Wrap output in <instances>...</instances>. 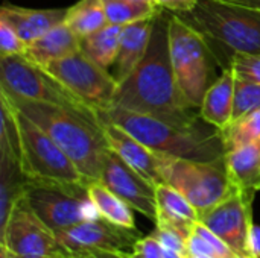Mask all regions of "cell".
I'll return each instance as SVG.
<instances>
[{"label": "cell", "mask_w": 260, "mask_h": 258, "mask_svg": "<svg viewBox=\"0 0 260 258\" xmlns=\"http://www.w3.org/2000/svg\"><path fill=\"white\" fill-rule=\"evenodd\" d=\"M169 15L163 9L155 15L148 52L119 84L113 106L178 125H192L201 120V116L184 102L175 81L169 53Z\"/></svg>", "instance_id": "cell-1"}, {"label": "cell", "mask_w": 260, "mask_h": 258, "mask_svg": "<svg viewBox=\"0 0 260 258\" xmlns=\"http://www.w3.org/2000/svg\"><path fill=\"white\" fill-rule=\"evenodd\" d=\"M6 94L17 109L40 126L67 154L90 182L99 181L108 151L99 117L67 106Z\"/></svg>", "instance_id": "cell-2"}, {"label": "cell", "mask_w": 260, "mask_h": 258, "mask_svg": "<svg viewBox=\"0 0 260 258\" xmlns=\"http://www.w3.org/2000/svg\"><path fill=\"white\" fill-rule=\"evenodd\" d=\"M98 117L117 123L157 154L195 161H215L225 155L221 131L203 119L178 125L116 106L98 113Z\"/></svg>", "instance_id": "cell-3"}, {"label": "cell", "mask_w": 260, "mask_h": 258, "mask_svg": "<svg viewBox=\"0 0 260 258\" xmlns=\"http://www.w3.org/2000/svg\"><path fill=\"white\" fill-rule=\"evenodd\" d=\"M181 17L198 29L209 43L230 55L260 53V8L241 0H198Z\"/></svg>", "instance_id": "cell-4"}, {"label": "cell", "mask_w": 260, "mask_h": 258, "mask_svg": "<svg viewBox=\"0 0 260 258\" xmlns=\"http://www.w3.org/2000/svg\"><path fill=\"white\" fill-rule=\"evenodd\" d=\"M169 53L178 90L184 102L200 111L204 94L218 79L216 53L207 38L181 15H169Z\"/></svg>", "instance_id": "cell-5"}, {"label": "cell", "mask_w": 260, "mask_h": 258, "mask_svg": "<svg viewBox=\"0 0 260 258\" xmlns=\"http://www.w3.org/2000/svg\"><path fill=\"white\" fill-rule=\"evenodd\" d=\"M15 117L20 134V166L27 182L85 192L90 181L67 154L17 108Z\"/></svg>", "instance_id": "cell-6"}, {"label": "cell", "mask_w": 260, "mask_h": 258, "mask_svg": "<svg viewBox=\"0 0 260 258\" xmlns=\"http://www.w3.org/2000/svg\"><path fill=\"white\" fill-rule=\"evenodd\" d=\"M224 157L215 161H195L160 154L163 182L177 189L198 210L201 217L238 192L229 176Z\"/></svg>", "instance_id": "cell-7"}, {"label": "cell", "mask_w": 260, "mask_h": 258, "mask_svg": "<svg viewBox=\"0 0 260 258\" xmlns=\"http://www.w3.org/2000/svg\"><path fill=\"white\" fill-rule=\"evenodd\" d=\"M0 88L6 93L35 102L78 109L98 117V113L70 93L47 70L24 55L0 56Z\"/></svg>", "instance_id": "cell-8"}, {"label": "cell", "mask_w": 260, "mask_h": 258, "mask_svg": "<svg viewBox=\"0 0 260 258\" xmlns=\"http://www.w3.org/2000/svg\"><path fill=\"white\" fill-rule=\"evenodd\" d=\"M43 68L96 113L108 111L113 106L119 82L110 70L99 67L82 50L56 59Z\"/></svg>", "instance_id": "cell-9"}, {"label": "cell", "mask_w": 260, "mask_h": 258, "mask_svg": "<svg viewBox=\"0 0 260 258\" xmlns=\"http://www.w3.org/2000/svg\"><path fill=\"white\" fill-rule=\"evenodd\" d=\"M0 245L18 258H70L56 233L34 213L24 196L0 230Z\"/></svg>", "instance_id": "cell-10"}, {"label": "cell", "mask_w": 260, "mask_h": 258, "mask_svg": "<svg viewBox=\"0 0 260 258\" xmlns=\"http://www.w3.org/2000/svg\"><path fill=\"white\" fill-rule=\"evenodd\" d=\"M24 198L34 213L56 234L73 225L98 217V211L85 192L61 187L27 184Z\"/></svg>", "instance_id": "cell-11"}, {"label": "cell", "mask_w": 260, "mask_h": 258, "mask_svg": "<svg viewBox=\"0 0 260 258\" xmlns=\"http://www.w3.org/2000/svg\"><path fill=\"white\" fill-rule=\"evenodd\" d=\"M56 236L70 257L91 251L131 254L139 239L143 237L137 230L119 227L101 216L79 222Z\"/></svg>", "instance_id": "cell-12"}, {"label": "cell", "mask_w": 260, "mask_h": 258, "mask_svg": "<svg viewBox=\"0 0 260 258\" xmlns=\"http://www.w3.org/2000/svg\"><path fill=\"white\" fill-rule=\"evenodd\" d=\"M253 198L238 190L200 217L238 255L251 254L250 237L254 227L251 213Z\"/></svg>", "instance_id": "cell-13"}, {"label": "cell", "mask_w": 260, "mask_h": 258, "mask_svg": "<svg viewBox=\"0 0 260 258\" xmlns=\"http://www.w3.org/2000/svg\"><path fill=\"white\" fill-rule=\"evenodd\" d=\"M113 193L122 198L133 210L146 216L148 219H157V198L155 186L143 178L139 172L129 167L119 155L111 149L107 151L104 158V167L99 178Z\"/></svg>", "instance_id": "cell-14"}, {"label": "cell", "mask_w": 260, "mask_h": 258, "mask_svg": "<svg viewBox=\"0 0 260 258\" xmlns=\"http://www.w3.org/2000/svg\"><path fill=\"white\" fill-rule=\"evenodd\" d=\"M101 125L108 149H111L129 167H133L154 186L163 182L160 170V154L149 149L145 143H142L139 138L131 135L126 129L114 122L101 119Z\"/></svg>", "instance_id": "cell-15"}, {"label": "cell", "mask_w": 260, "mask_h": 258, "mask_svg": "<svg viewBox=\"0 0 260 258\" xmlns=\"http://www.w3.org/2000/svg\"><path fill=\"white\" fill-rule=\"evenodd\" d=\"M157 219L155 225L168 227L189 239L193 225L200 220L198 210L172 186L160 182L155 186Z\"/></svg>", "instance_id": "cell-16"}, {"label": "cell", "mask_w": 260, "mask_h": 258, "mask_svg": "<svg viewBox=\"0 0 260 258\" xmlns=\"http://www.w3.org/2000/svg\"><path fill=\"white\" fill-rule=\"evenodd\" d=\"M154 18L155 15L133 21L122 27L119 55L113 65V71H110L119 84L126 79L145 58L151 43Z\"/></svg>", "instance_id": "cell-17"}, {"label": "cell", "mask_w": 260, "mask_h": 258, "mask_svg": "<svg viewBox=\"0 0 260 258\" xmlns=\"http://www.w3.org/2000/svg\"><path fill=\"white\" fill-rule=\"evenodd\" d=\"M67 14L66 9H30L23 6H15L11 3H3L0 15L8 18L14 29L17 30L21 41L29 46L46 32L64 21Z\"/></svg>", "instance_id": "cell-18"}, {"label": "cell", "mask_w": 260, "mask_h": 258, "mask_svg": "<svg viewBox=\"0 0 260 258\" xmlns=\"http://www.w3.org/2000/svg\"><path fill=\"white\" fill-rule=\"evenodd\" d=\"M236 75L230 68H222L218 79L209 87L200 106V116L209 125L225 129L233 119Z\"/></svg>", "instance_id": "cell-19"}, {"label": "cell", "mask_w": 260, "mask_h": 258, "mask_svg": "<svg viewBox=\"0 0 260 258\" xmlns=\"http://www.w3.org/2000/svg\"><path fill=\"white\" fill-rule=\"evenodd\" d=\"M81 50V38L62 21L43 36L26 46L24 56L40 67Z\"/></svg>", "instance_id": "cell-20"}, {"label": "cell", "mask_w": 260, "mask_h": 258, "mask_svg": "<svg viewBox=\"0 0 260 258\" xmlns=\"http://www.w3.org/2000/svg\"><path fill=\"white\" fill-rule=\"evenodd\" d=\"M224 158L236 190L254 196L260 190V141L225 152Z\"/></svg>", "instance_id": "cell-21"}, {"label": "cell", "mask_w": 260, "mask_h": 258, "mask_svg": "<svg viewBox=\"0 0 260 258\" xmlns=\"http://www.w3.org/2000/svg\"><path fill=\"white\" fill-rule=\"evenodd\" d=\"M27 184L18 157L0 152V230L5 228L14 205L24 196Z\"/></svg>", "instance_id": "cell-22"}, {"label": "cell", "mask_w": 260, "mask_h": 258, "mask_svg": "<svg viewBox=\"0 0 260 258\" xmlns=\"http://www.w3.org/2000/svg\"><path fill=\"white\" fill-rule=\"evenodd\" d=\"M88 199L96 208L98 214L105 220L123 228L136 230V219L133 208L116 193H113L104 182L93 181L87 187Z\"/></svg>", "instance_id": "cell-23"}, {"label": "cell", "mask_w": 260, "mask_h": 258, "mask_svg": "<svg viewBox=\"0 0 260 258\" xmlns=\"http://www.w3.org/2000/svg\"><path fill=\"white\" fill-rule=\"evenodd\" d=\"M122 27L117 24H107L98 32L81 40V50L99 67L110 70L119 55Z\"/></svg>", "instance_id": "cell-24"}, {"label": "cell", "mask_w": 260, "mask_h": 258, "mask_svg": "<svg viewBox=\"0 0 260 258\" xmlns=\"http://www.w3.org/2000/svg\"><path fill=\"white\" fill-rule=\"evenodd\" d=\"M64 23L82 40L98 32L108 23L104 0H79L67 8Z\"/></svg>", "instance_id": "cell-25"}, {"label": "cell", "mask_w": 260, "mask_h": 258, "mask_svg": "<svg viewBox=\"0 0 260 258\" xmlns=\"http://www.w3.org/2000/svg\"><path fill=\"white\" fill-rule=\"evenodd\" d=\"M104 6L108 23L117 26L154 17L161 11L157 5L140 0H104Z\"/></svg>", "instance_id": "cell-26"}, {"label": "cell", "mask_w": 260, "mask_h": 258, "mask_svg": "<svg viewBox=\"0 0 260 258\" xmlns=\"http://www.w3.org/2000/svg\"><path fill=\"white\" fill-rule=\"evenodd\" d=\"M225 152L260 141V109H256L221 131Z\"/></svg>", "instance_id": "cell-27"}, {"label": "cell", "mask_w": 260, "mask_h": 258, "mask_svg": "<svg viewBox=\"0 0 260 258\" xmlns=\"http://www.w3.org/2000/svg\"><path fill=\"white\" fill-rule=\"evenodd\" d=\"M260 109V84L236 78L235 88V106L232 122Z\"/></svg>", "instance_id": "cell-28"}, {"label": "cell", "mask_w": 260, "mask_h": 258, "mask_svg": "<svg viewBox=\"0 0 260 258\" xmlns=\"http://www.w3.org/2000/svg\"><path fill=\"white\" fill-rule=\"evenodd\" d=\"M225 68L233 70L236 78L260 84V53H232Z\"/></svg>", "instance_id": "cell-29"}, {"label": "cell", "mask_w": 260, "mask_h": 258, "mask_svg": "<svg viewBox=\"0 0 260 258\" xmlns=\"http://www.w3.org/2000/svg\"><path fill=\"white\" fill-rule=\"evenodd\" d=\"M24 50L26 44L21 41L11 21L0 15V56L23 55Z\"/></svg>", "instance_id": "cell-30"}, {"label": "cell", "mask_w": 260, "mask_h": 258, "mask_svg": "<svg viewBox=\"0 0 260 258\" xmlns=\"http://www.w3.org/2000/svg\"><path fill=\"white\" fill-rule=\"evenodd\" d=\"M152 236L163 245V248L172 249L180 252L181 255L187 257L189 251H187V239L184 236H181L180 233L168 228V227H155V231L152 233Z\"/></svg>", "instance_id": "cell-31"}, {"label": "cell", "mask_w": 260, "mask_h": 258, "mask_svg": "<svg viewBox=\"0 0 260 258\" xmlns=\"http://www.w3.org/2000/svg\"><path fill=\"white\" fill-rule=\"evenodd\" d=\"M129 255L131 258H165V249L163 245L151 234L140 237Z\"/></svg>", "instance_id": "cell-32"}, {"label": "cell", "mask_w": 260, "mask_h": 258, "mask_svg": "<svg viewBox=\"0 0 260 258\" xmlns=\"http://www.w3.org/2000/svg\"><path fill=\"white\" fill-rule=\"evenodd\" d=\"M154 3L163 11H171L174 14L181 15L190 12L197 6L198 0H154Z\"/></svg>", "instance_id": "cell-33"}, {"label": "cell", "mask_w": 260, "mask_h": 258, "mask_svg": "<svg viewBox=\"0 0 260 258\" xmlns=\"http://www.w3.org/2000/svg\"><path fill=\"white\" fill-rule=\"evenodd\" d=\"M70 258H131L129 254L125 252H113V251H91V252H84L78 254Z\"/></svg>", "instance_id": "cell-34"}, {"label": "cell", "mask_w": 260, "mask_h": 258, "mask_svg": "<svg viewBox=\"0 0 260 258\" xmlns=\"http://www.w3.org/2000/svg\"><path fill=\"white\" fill-rule=\"evenodd\" d=\"M250 252L260 257V228L256 225L253 227L251 237H250Z\"/></svg>", "instance_id": "cell-35"}, {"label": "cell", "mask_w": 260, "mask_h": 258, "mask_svg": "<svg viewBox=\"0 0 260 258\" xmlns=\"http://www.w3.org/2000/svg\"><path fill=\"white\" fill-rule=\"evenodd\" d=\"M235 258H260L259 255H254V254H242V255H236Z\"/></svg>", "instance_id": "cell-36"}, {"label": "cell", "mask_w": 260, "mask_h": 258, "mask_svg": "<svg viewBox=\"0 0 260 258\" xmlns=\"http://www.w3.org/2000/svg\"><path fill=\"white\" fill-rule=\"evenodd\" d=\"M241 2H245L248 5H253V6H259L260 8V2H254V0H241Z\"/></svg>", "instance_id": "cell-37"}, {"label": "cell", "mask_w": 260, "mask_h": 258, "mask_svg": "<svg viewBox=\"0 0 260 258\" xmlns=\"http://www.w3.org/2000/svg\"><path fill=\"white\" fill-rule=\"evenodd\" d=\"M187 258H215V257H209V255H192V254H189Z\"/></svg>", "instance_id": "cell-38"}, {"label": "cell", "mask_w": 260, "mask_h": 258, "mask_svg": "<svg viewBox=\"0 0 260 258\" xmlns=\"http://www.w3.org/2000/svg\"><path fill=\"white\" fill-rule=\"evenodd\" d=\"M0 258H6V252H5L3 246H0Z\"/></svg>", "instance_id": "cell-39"}, {"label": "cell", "mask_w": 260, "mask_h": 258, "mask_svg": "<svg viewBox=\"0 0 260 258\" xmlns=\"http://www.w3.org/2000/svg\"><path fill=\"white\" fill-rule=\"evenodd\" d=\"M2 246V245H0ZM5 252H6V258H18V257H15V255H12V254H9L8 251H6V248H5Z\"/></svg>", "instance_id": "cell-40"}, {"label": "cell", "mask_w": 260, "mask_h": 258, "mask_svg": "<svg viewBox=\"0 0 260 258\" xmlns=\"http://www.w3.org/2000/svg\"><path fill=\"white\" fill-rule=\"evenodd\" d=\"M140 2H148V3H154V0H140ZM155 5V3H154Z\"/></svg>", "instance_id": "cell-41"}, {"label": "cell", "mask_w": 260, "mask_h": 258, "mask_svg": "<svg viewBox=\"0 0 260 258\" xmlns=\"http://www.w3.org/2000/svg\"><path fill=\"white\" fill-rule=\"evenodd\" d=\"M254 2H260V0H254Z\"/></svg>", "instance_id": "cell-42"}, {"label": "cell", "mask_w": 260, "mask_h": 258, "mask_svg": "<svg viewBox=\"0 0 260 258\" xmlns=\"http://www.w3.org/2000/svg\"><path fill=\"white\" fill-rule=\"evenodd\" d=\"M129 257H131V255H129Z\"/></svg>", "instance_id": "cell-43"}]
</instances>
